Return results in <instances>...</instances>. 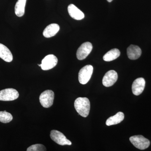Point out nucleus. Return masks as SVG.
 <instances>
[{
	"label": "nucleus",
	"instance_id": "obj_3",
	"mask_svg": "<svg viewBox=\"0 0 151 151\" xmlns=\"http://www.w3.org/2000/svg\"><path fill=\"white\" fill-rule=\"evenodd\" d=\"M54 93L52 90H47L40 96V102L42 107L48 108L52 105L54 101Z\"/></svg>",
	"mask_w": 151,
	"mask_h": 151
},
{
	"label": "nucleus",
	"instance_id": "obj_20",
	"mask_svg": "<svg viewBox=\"0 0 151 151\" xmlns=\"http://www.w3.org/2000/svg\"><path fill=\"white\" fill-rule=\"evenodd\" d=\"M107 1H108V2H112V1H113V0H107Z\"/></svg>",
	"mask_w": 151,
	"mask_h": 151
},
{
	"label": "nucleus",
	"instance_id": "obj_16",
	"mask_svg": "<svg viewBox=\"0 0 151 151\" xmlns=\"http://www.w3.org/2000/svg\"><path fill=\"white\" fill-rule=\"evenodd\" d=\"M121 54L120 50L117 48L113 49L104 55L103 59L105 61H111L117 59Z\"/></svg>",
	"mask_w": 151,
	"mask_h": 151
},
{
	"label": "nucleus",
	"instance_id": "obj_8",
	"mask_svg": "<svg viewBox=\"0 0 151 151\" xmlns=\"http://www.w3.org/2000/svg\"><path fill=\"white\" fill-rule=\"evenodd\" d=\"M92 45L90 42H85L79 47L76 52V57L79 60H83L90 54L92 50Z\"/></svg>",
	"mask_w": 151,
	"mask_h": 151
},
{
	"label": "nucleus",
	"instance_id": "obj_1",
	"mask_svg": "<svg viewBox=\"0 0 151 151\" xmlns=\"http://www.w3.org/2000/svg\"><path fill=\"white\" fill-rule=\"evenodd\" d=\"M74 107L79 115L86 117L89 115L90 111V102L86 97H78L74 102Z\"/></svg>",
	"mask_w": 151,
	"mask_h": 151
},
{
	"label": "nucleus",
	"instance_id": "obj_7",
	"mask_svg": "<svg viewBox=\"0 0 151 151\" xmlns=\"http://www.w3.org/2000/svg\"><path fill=\"white\" fill-rule=\"evenodd\" d=\"M58 61V60L56 56L52 54L48 55L42 59L40 67L42 70H49L55 67Z\"/></svg>",
	"mask_w": 151,
	"mask_h": 151
},
{
	"label": "nucleus",
	"instance_id": "obj_6",
	"mask_svg": "<svg viewBox=\"0 0 151 151\" xmlns=\"http://www.w3.org/2000/svg\"><path fill=\"white\" fill-rule=\"evenodd\" d=\"M19 97L18 92L13 88H8L0 91V100L1 101H13L16 100Z\"/></svg>",
	"mask_w": 151,
	"mask_h": 151
},
{
	"label": "nucleus",
	"instance_id": "obj_11",
	"mask_svg": "<svg viewBox=\"0 0 151 151\" xmlns=\"http://www.w3.org/2000/svg\"><path fill=\"white\" fill-rule=\"evenodd\" d=\"M68 11L69 15L74 19L80 20L84 18V14L73 4L68 6Z\"/></svg>",
	"mask_w": 151,
	"mask_h": 151
},
{
	"label": "nucleus",
	"instance_id": "obj_15",
	"mask_svg": "<svg viewBox=\"0 0 151 151\" xmlns=\"http://www.w3.org/2000/svg\"><path fill=\"white\" fill-rule=\"evenodd\" d=\"M124 119V113L122 112H119L116 114L115 116H111L107 119L106 122V125L110 126L119 124L122 122Z\"/></svg>",
	"mask_w": 151,
	"mask_h": 151
},
{
	"label": "nucleus",
	"instance_id": "obj_4",
	"mask_svg": "<svg viewBox=\"0 0 151 151\" xmlns=\"http://www.w3.org/2000/svg\"><path fill=\"white\" fill-rule=\"evenodd\" d=\"M93 67L92 65H85L78 73V81L80 84H86L90 80L93 73Z\"/></svg>",
	"mask_w": 151,
	"mask_h": 151
},
{
	"label": "nucleus",
	"instance_id": "obj_9",
	"mask_svg": "<svg viewBox=\"0 0 151 151\" xmlns=\"http://www.w3.org/2000/svg\"><path fill=\"white\" fill-rule=\"evenodd\" d=\"M117 72L114 70H110L106 73L103 79V84L106 87L113 86L118 80Z\"/></svg>",
	"mask_w": 151,
	"mask_h": 151
},
{
	"label": "nucleus",
	"instance_id": "obj_17",
	"mask_svg": "<svg viewBox=\"0 0 151 151\" xmlns=\"http://www.w3.org/2000/svg\"><path fill=\"white\" fill-rule=\"evenodd\" d=\"M27 0H18L15 6V13L17 16L22 17L24 15Z\"/></svg>",
	"mask_w": 151,
	"mask_h": 151
},
{
	"label": "nucleus",
	"instance_id": "obj_2",
	"mask_svg": "<svg viewBox=\"0 0 151 151\" xmlns=\"http://www.w3.org/2000/svg\"><path fill=\"white\" fill-rule=\"evenodd\" d=\"M129 140L133 145L141 150L147 148L150 144V141L142 135L132 136L130 138Z\"/></svg>",
	"mask_w": 151,
	"mask_h": 151
},
{
	"label": "nucleus",
	"instance_id": "obj_13",
	"mask_svg": "<svg viewBox=\"0 0 151 151\" xmlns=\"http://www.w3.org/2000/svg\"><path fill=\"white\" fill-rule=\"evenodd\" d=\"M60 27L57 24H51L47 26L43 31L44 36L46 38H50L54 36L58 32Z\"/></svg>",
	"mask_w": 151,
	"mask_h": 151
},
{
	"label": "nucleus",
	"instance_id": "obj_5",
	"mask_svg": "<svg viewBox=\"0 0 151 151\" xmlns=\"http://www.w3.org/2000/svg\"><path fill=\"white\" fill-rule=\"evenodd\" d=\"M50 137L52 140L60 145H70L72 144L71 142L66 138L65 135L57 130H52Z\"/></svg>",
	"mask_w": 151,
	"mask_h": 151
},
{
	"label": "nucleus",
	"instance_id": "obj_10",
	"mask_svg": "<svg viewBox=\"0 0 151 151\" xmlns=\"http://www.w3.org/2000/svg\"><path fill=\"white\" fill-rule=\"evenodd\" d=\"M145 86V81L143 78L136 79L133 82L132 86V91L135 95H140L142 94Z\"/></svg>",
	"mask_w": 151,
	"mask_h": 151
},
{
	"label": "nucleus",
	"instance_id": "obj_14",
	"mask_svg": "<svg viewBox=\"0 0 151 151\" xmlns=\"http://www.w3.org/2000/svg\"><path fill=\"white\" fill-rule=\"evenodd\" d=\"M0 58L7 62L12 61V54L7 47L5 45L0 43Z\"/></svg>",
	"mask_w": 151,
	"mask_h": 151
},
{
	"label": "nucleus",
	"instance_id": "obj_18",
	"mask_svg": "<svg viewBox=\"0 0 151 151\" xmlns=\"http://www.w3.org/2000/svg\"><path fill=\"white\" fill-rule=\"evenodd\" d=\"M12 119L13 116L11 113L6 111H0V122L6 124L9 123Z\"/></svg>",
	"mask_w": 151,
	"mask_h": 151
},
{
	"label": "nucleus",
	"instance_id": "obj_12",
	"mask_svg": "<svg viewBox=\"0 0 151 151\" xmlns=\"http://www.w3.org/2000/svg\"><path fill=\"white\" fill-rule=\"evenodd\" d=\"M127 55L131 60L137 59L142 54V50L139 46L131 45L127 49Z\"/></svg>",
	"mask_w": 151,
	"mask_h": 151
},
{
	"label": "nucleus",
	"instance_id": "obj_19",
	"mask_svg": "<svg viewBox=\"0 0 151 151\" xmlns=\"http://www.w3.org/2000/svg\"><path fill=\"white\" fill-rule=\"evenodd\" d=\"M46 149L43 145L41 144H36L30 146L28 148L27 151H44Z\"/></svg>",
	"mask_w": 151,
	"mask_h": 151
}]
</instances>
